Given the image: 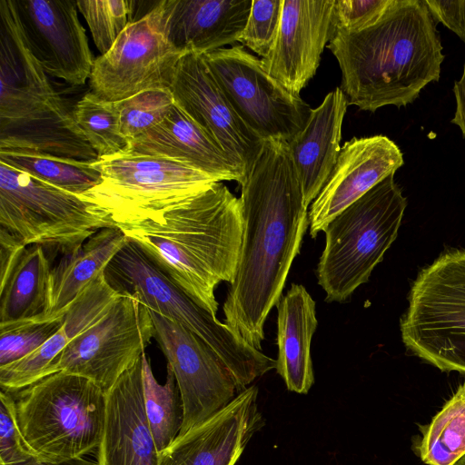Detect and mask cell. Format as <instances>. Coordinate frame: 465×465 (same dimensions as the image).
Masks as SVG:
<instances>
[{
	"instance_id": "cell-34",
	"label": "cell",
	"mask_w": 465,
	"mask_h": 465,
	"mask_svg": "<svg viewBox=\"0 0 465 465\" xmlns=\"http://www.w3.org/2000/svg\"><path fill=\"white\" fill-rule=\"evenodd\" d=\"M131 4L129 0L76 1L101 54L110 50L130 23Z\"/></svg>"
},
{
	"instance_id": "cell-31",
	"label": "cell",
	"mask_w": 465,
	"mask_h": 465,
	"mask_svg": "<svg viewBox=\"0 0 465 465\" xmlns=\"http://www.w3.org/2000/svg\"><path fill=\"white\" fill-rule=\"evenodd\" d=\"M74 118L98 158L126 151L129 141L120 133L114 102L88 91L73 109Z\"/></svg>"
},
{
	"instance_id": "cell-8",
	"label": "cell",
	"mask_w": 465,
	"mask_h": 465,
	"mask_svg": "<svg viewBox=\"0 0 465 465\" xmlns=\"http://www.w3.org/2000/svg\"><path fill=\"white\" fill-rule=\"evenodd\" d=\"M401 320L406 348L441 371L465 374V250H450L411 284Z\"/></svg>"
},
{
	"instance_id": "cell-6",
	"label": "cell",
	"mask_w": 465,
	"mask_h": 465,
	"mask_svg": "<svg viewBox=\"0 0 465 465\" xmlns=\"http://www.w3.org/2000/svg\"><path fill=\"white\" fill-rule=\"evenodd\" d=\"M11 394L17 426L35 458L59 463L98 449L106 393L93 381L59 371Z\"/></svg>"
},
{
	"instance_id": "cell-17",
	"label": "cell",
	"mask_w": 465,
	"mask_h": 465,
	"mask_svg": "<svg viewBox=\"0 0 465 465\" xmlns=\"http://www.w3.org/2000/svg\"><path fill=\"white\" fill-rule=\"evenodd\" d=\"M403 164L398 145L385 135L353 137L341 148L337 162L309 210L312 238L341 212Z\"/></svg>"
},
{
	"instance_id": "cell-2",
	"label": "cell",
	"mask_w": 465,
	"mask_h": 465,
	"mask_svg": "<svg viewBox=\"0 0 465 465\" xmlns=\"http://www.w3.org/2000/svg\"><path fill=\"white\" fill-rule=\"evenodd\" d=\"M436 24L424 1L391 0L360 32L333 28L327 47L339 63L348 105L370 112L406 106L437 82L444 54Z\"/></svg>"
},
{
	"instance_id": "cell-15",
	"label": "cell",
	"mask_w": 465,
	"mask_h": 465,
	"mask_svg": "<svg viewBox=\"0 0 465 465\" xmlns=\"http://www.w3.org/2000/svg\"><path fill=\"white\" fill-rule=\"evenodd\" d=\"M170 91L175 104L226 153L244 179L264 142L233 110L203 54L181 57Z\"/></svg>"
},
{
	"instance_id": "cell-14",
	"label": "cell",
	"mask_w": 465,
	"mask_h": 465,
	"mask_svg": "<svg viewBox=\"0 0 465 465\" xmlns=\"http://www.w3.org/2000/svg\"><path fill=\"white\" fill-rule=\"evenodd\" d=\"M154 339L173 371L183 405L179 435L209 419L239 393L216 353L185 327L150 311Z\"/></svg>"
},
{
	"instance_id": "cell-41",
	"label": "cell",
	"mask_w": 465,
	"mask_h": 465,
	"mask_svg": "<svg viewBox=\"0 0 465 465\" xmlns=\"http://www.w3.org/2000/svg\"><path fill=\"white\" fill-rule=\"evenodd\" d=\"M453 465H465V454L458 460Z\"/></svg>"
},
{
	"instance_id": "cell-32",
	"label": "cell",
	"mask_w": 465,
	"mask_h": 465,
	"mask_svg": "<svg viewBox=\"0 0 465 465\" xmlns=\"http://www.w3.org/2000/svg\"><path fill=\"white\" fill-rule=\"evenodd\" d=\"M114 103L120 133L130 143L161 123L175 102L170 90L151 89Z\"/></svg>"
},
{
	"instance_id": "cell-33",
	"label": "cell",
	"mask_w": 465,
	"mask_h": 465,
	"mask_svg": "<svg viewBox=\"0 0 465 465\" xmlns=\"http://www.w3.org/2000/svg\"><path fill=\"white\" fill-rule=\"evenodd\" d=\"M64 314L0 325V366L21 360L39 349L63 326Z\"/></svg>"
},
{
	"instance_id": "cell-35",
	"label": "cell",
	"mask_w": 465,
	"mask_h": 465,
	"mask_svg": "<svg viewBox=\"0 0 465 465\" xmlns=\"http://www.w3.org/2000/svg\"><path fill=\"white\" fill-rule=\"evenodd\" d=\"M283 0H252L246 25L239 38L242 46L267 56L276 41Z\"/></svg>"
},
{
	"instance_id": "cell-18",
	"label": "cell",
	"mask_w": 465,
	"mask_h": 465,
	"mask_svg": "<svg viewBox=\"0 0 465 465\" xmlns=\"http://www.w3.org/2000/svg\"><path fill=\"white\" fill-rule=\"evenodd\" d=\"M335 0H283L279 33L265 71L289 91L300 94L314 76L333 32Z\"/></svg>"
},
{
	"instance_id": "cell-37",
	"label": "cell",
	"mask_w": 465,
	"mask_h": 465,
	"mask_svg": "<svg viewBox=\"0 0 465 465\" xmlns=\"http://www.w3.org/2000/svg\"><path fill=\"white\" fill-rule=\"evenodd\" d=\"M391 0H335L333 28L360 32L374 25L386 11Z\"/></svg>"
},
{
	"instance_id": "cell-23",
	"label": "cell",
	"mask_w": 465,
	"mask_h": 465,
	"mask_svg": "<svg viewBox=\"0 0 465 465\" xmlns=\"http://www.w3.org/2000/svg\"><path fill=\"white\" fill-rule=\"evenodd\" d=\"M120 295L104 272L100 274L68 306L63 326L46 342L26 357L0 366L2 391L15 393L45 378L66 346L97 322Z\"/></svg>"
},
{
	"instance_id": "cell-38",
	"label": "cell",
	"mask_w": 465,
	"mask_h": 465,
	"mask_svg": "<svg viewBox=\"0 0 465 465\" xmlns=\"http://www.w3.org/2000/svg\"><path fill=\"white\" fill-rule=\"evenodd\" d=\"M435 22H440L465 43V0H424Z\"/></svg>"
},
{
	"instance_id": "cell-22",
	"label": "cell",
	"mask_w": 465,
	"mask_h": 465,
	"mask_svg": "<svg viewBox=\"0 0 465 465\" xmlns=\"http://www.w3.org/2000/svg\"><path fill=\"white\" fill-rule=\"evenodd\" d=\"M127 151L174 160L218 182L243 181L226 153L175 103L161 123L132 140Z\"/></svg>"
},
{
	"instance_id": "cell-26",
	"label": "cell",
	"mask_w": 465,
	"mask_h": 465,
	"mask_svg": "<svg viewBox=\"0 0 465 465\" xmlns=\"http://www.w3.org/2000/svg\"><path fill=\"white\" fill-rule=\"evenodd\" d=\"M52 268L44 247L37 244L24 246L0 264V325L46 314Z\"/></svg>"
},
{
	"instance_id": "cell-3",
	"label": "cell",
	"mask_w": 465,
	"mask_h": 465,
	"mask_svg": "<svg viewBox=\"0 0 465 465\" xmlns=\"http://www.w3.org/2000/svg\"><path fill=\"white\" fill-rule=\"evenodd\" d=\"M117 227L216 317L214 291L232 282L242 236L240 199L224 183H211L155 219Z\"/></svg>"
},
{
	"instance_id": "cell-25",
	"label": "cell",
	"mask_w": 465,
	"mask_h": 465,
	"mask_svg": "<svg viewBox=\"0 0 465 465\" xmlns=\"http://www.w3.org/2000/svg\"><path fill=\"white\" fill-rule=\"evenodd\" d=\"M277 311V373L290 391L309 392L314 382L311 343L318 321L316 304L306 288L292 283Z\"/></svg>"
},
{
	"instance_id": "cell-1",
	"label": "cell",
	"mask_w": 465,
	"mask_h": 465,
	"mask_svg": "<svg viewBox=\"0 0 465 465\" xmlns=\"http://www.w3.org/2000/svg\"><path fill=\"white\" fill-rule=\"evenodd\" d=\"M240 185L242 244L223 306L224 323L261 351L265 321L282 297L309 212L286 141H264Z\"/></svg>"
},
{
	"instance_id": "cell-12",
	"label": "cell",
	"mask_w": 465,
	"mask_h": 465,
	"mask_svg": "<svg viewBox=\"0 0 465 465\" xmlns=\"http://www.w3.org/2000/svg\"><path fill=\"white\" fill-rule=\"evenodd\" d=\"M154 337L149 310L121 294L92 326L75 337L50 365L46 376L64 371L85 377L106 393L138 361Z\"/></svg>"
},
{
	"instance_id": "cell-20",
	"label": "cell",
	"mask_w": 465,
	"mask_h": 465,
	"mask_svg": "<svg viewBox=\"0 0 465 465\" xmlns=\"http://www.w3.org/2000/svg\"><path fill=\"white\" fill-rule=\"evenodd\" d=\"M142 357L106 392L97 465H158L143 408Z\"/></svg>"
},
{
	"instance_id": "cell-10",
	"label": "cell",
	"mask_w": 465,
	"mask_h": 465,
	"mask_svg": "<svg viewBox=\"0 0 465 465\" xmlns=\"http://www.w3.org/2000/svg\"><path fill=\"white\" fill-rule=\"evenodd\" d=\"M99 184L79 195L105 213L117 226L155 219L218 182L184 163L124 151L93 163Z\"/></svg>"
},
{
	"instance_id": "cell-28",
	"label": "cell",
	"mask_w": 465,
	"mask_h": 465,
	"mask_svg": "<svg viewBox=\"0 0 465 465\" xmlns=\"http://www.w3.org/2000/svg\"><path fill=\"white\" fill-rule=\"evenodd\" d=\"M419 430L413 451L426 465H453L465 454V382Z\"/></svg>"
},
{
	"instance_id": "cell-24",
	"label": "cell",
	"mask_w": 465,
	"mask_h": 465,
	"mask_svg": "<svg viewBox=\"0 0 465 465\" xmlns=\"http://www.w3.org/2000/svg\"><path fill=\"white\" fill-rule=\"evenodd\" d=\"M347 105L345 94L337 87L312 109L303 129L288 142L307 207L322 189L339 157Z\"/></svg>"
},
{
	"instance_id": "cell-9",
	"label": "cell",
	"mask_w": 465,
	"mask_h": 465,
	"mask_svg": "<svg viewBox=\"0 0 465 465\" xmlns=\"http://www.w3.org/2000/svg\"><path fill=\"white\" fill-rule=\"evenodd\" d=\"M110 227L116 225L96 205L0 162V228L25 245L66 255Z\"/></svg>"
},
{
	"instance_id": "cell-7",
	"label": "cell",
	"mask_w": 465,
	"mask_h": 465,
	"mask_svg": "<svg viewBox=\"0 0 465 465\" xmlns=\"http://www.w3.org/2000/svg\"><path fill=\"white\" fill-rule=\"evenodd\" d=\"M406 207L407 199L390 174L325 226L316 272L326 302H343L368 282L398 236Z\"/></svg>"
},
{
	"instance_id": "cell-13",
	"label": "cell",
	"mask_w": 465,
	"mask_h": 465,
	"mask_svg": "<svg viewBox=\"0 0 465 465\" xmlns=\"http://www.w3.org/2000/svg\"><path fill=\"white\" fill-rule=\"evenodd\" d=\"M183 54L166 35L158 1L148 14L127 25L107 53L94 59L90 91L105 101L119 102L146 90H170Z\"/></svg>"
},
{
	"instance_id": "cell-30",
	"label": "cell",
	"mask_w": 465,
	"mask_h": 465,
	"mask_svg": "<svg viewBox=\"0 0 465 465\" xmlns=\"http://www.w3.org/2000/svg\"><path fill=\"white\" fill-rule=\"evenodd\" d=\"M142 363L143 408L159 453L179 435L183 405L173 371L167 366L165 382L161 384L154 377L145 352L142 355Z\"/></svg>"
},
{
	"instance_id": "cell-29",
	"label": "cell",
	"mask_w": 465,
	"mask_h": 465,
	"mask_svg": "<svg viewBox=\"0 0 465 465\" xmlns=\"http://www.w3.org/2000/svg\"><path fill=\"white\" fill-rule=\"evenodd\" d=\"M0 162L78 196L102 181L94 162L19 150L0 151Z\"/></svg>"
},
{
	"instance_id": "cell-5",
	"label": "cell",
	"mask_w": 465,
	"mask_h": 465,
	"mask_svg": "<svg viewBox=\"0 0 465 465\" xmlns=\"http://www.w3.org/2000/svg\"><path fill=\"white\" fill-rule=\"evenodd\" d=\"M104 276L119 293L134 296L148 310L202 339L229 370L239 392L276 369V360L200 306L130 239L108 263Z\"/></svg>"
},
{
	"instance_id": "cell-4",
	"label": "cell",
	"mask_w": 465,
	"mask_h": 465,
	"mask_svg": "<svg viewBox=\"0 0 465 465\" xmlns=\"http://www.w3.org/2000/svg\"><path fill=\"white\" fill-rule=\"evenodd\" d=\"M83 160L91 146L29 49L13 0L0 1V151Z\"/></svg>"
},
{
	"instance_id": "cell-40",
	"label": "cell",
	"mask_w": 465,
	"mask_h": 465,
	"mask_svg": "<svg viewBox=\"0 0 465 465\" xmlns=\"http://www.w3.org/2000/svg\"><path fill=\"white\" fill-rule=\"evenodd\" d=\"M20 465H97V462H94L92 460L82 458H77L59 463H50L42 461L36 458H32L28 461L22 463Z\"/></svg>"
},
{
	"instance_id": "cell-21",
	"label": "cell",
	"mask_w": 465,
	"mask_h": 465,
	"mask_svg": "<svg viewBox=\"0 0 465 465\" xmlns=\"http://www.w3.org/2000/svg\"><path fill=\"white\" fill-rule=\"evenodd\" d=\"M252 5V0H162L164 31L183 54L210 53L239 41Z\"/></svg>"
},
{
	"instance_id": "cell-11",
	"label": "cell",
	"mask_w": 465,
	"mask_h": 465,
	"mask_svg": "<svg viewBox=\"0 0 465 465\" xmlns=\"http://www.w3.org/2000/svg\"><path fill=\"white\" fill-rule=\"evenodd\" d=\"M213 77L245 125L263 142H290L305 126L312 108L285 88L244 46L203 54Z\"/></svg>"
},
{
	"instance_id": "cell-19",
	"label": "cell",
	"mask_w": 465,
	"mask_h": 465,
	"mask_svg": "<svg viewBox=\"0 0 465 465\" xmlns=\"http://www.w3.org/2000/svg\"><path fill=\"white\" fill-rule=\"evenodd\" d=\"M263 425L258 388L250 385L209 419L178 435L158 453V465H235Z\"/></svg>"
},
{
	"instance_id": "cell-36",
	"label": "cell",
	"mask_w": 465,
	"mask_h": 465,
	"mask_svg": "<svg viewBox=\"0 0 465 465\" xmlns=\"http://www.w3.org/2000/svg\"><path fill=\"white\" fill-rule=\"evenodd\" d=\"M0 465H20L35 458L17 426L13 395L0 392Z\"/></svg>"
},
{
	"instance_id": "cell-16",
	"label": "cell",
	"mask_w": 465,
	"mask_h": 465,
	"mask_svg": "<svg viewBox=\"0 0 465 465\" xmlns=\"http://www.w3.org/2000/svg\"><path fill=\"white\" fill-rule=\"evenodd\" d=\"M13 1L26 44L45 73L73 85L85 84L94 59L76 1Z\"/></svg>"
},
{
	"instance_id": "cell-27",
	"label": "cell",
	"mask_w": 465,
	"mask_h": 465,
	"mask_svg": "<svg viewBox=\"0 0 465 465\" xmlns=\"http://www.w3.org/2000/svg\"><path fill=\"white\" fill-rule=\"evenodd\" d=\"M127 241L128 238L118 227L104 228L78 250L64 255L52 268L49 304L46 314L42 318L64 315L75 298L104 272L108 263Z\"/></svg>"
},
{
	"instance_id": "cell-39",
	"label": "cell",
	"mask_w": 465,
	"mask_h": 465,
	"mask_svg": "<svg viewBox=\"0 0 465 465\" xmlns=\"http://www.w3.org/2000/svg\"><path fill=\"white\" fill-rule=\"evenodd\" d=\"M453 93L456 100V111L451 123L459 126L465 138V62L462 75L454 84Z\"/></svg>"
}]
</instances>
